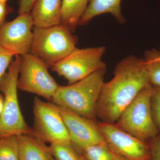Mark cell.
<instances>
[{"mask_svg": "<svg viewBox=\"0 0 160 160\" xmlns=\"http://www.w3.org/2000/svg\"><path fill=\"white\" fill-rule=\"evenodd\" d=\"M113 152V151H112ZM113 160H128L125 158L119 155L116 153L113 152Z\"/></svg>", "mask_w": 160, "mask_h": 160, "instance_id": "484cf974", "label": "cell"}, {"mask_svg": "<svg viewBox=\"0 0 160 160\" xmlns=\"http://www.w3.org/2000/svg\"><path fill=\"white\" fill-rule=\"evenodd\" d=\"M106 68L100 69L77 82L59 86L51 102L89 119L96 118L97 104L104 82Z\"/></svg>", "mask_w": 160, "mask_h": 160, "instance_id": "7a4b0ae2", "label": "cell"}, {"mask_svg": "<svg viewBox=\"0 0 160 160\" xmlns=\"http://www.w3.org/2000/svg\"><path fill=\"white\" fill-rule=\"evenodd\" d=\"M7 72L0 81V91L4 95V106L0 116V138L9 136L31 134L33 129L24 119L19 104L18 81L21 64V56H15Z\"/></svg>", "mask_w": 160, "mask_h": 160, "instance_id": "3957f363", "label": "cell"}, {"mask_svg": "<svg viewBox=\"0 0 160 160\" xmlns=\"http://www.w3.org/2000/svg\"><path fill=\"white\" fill-rule=\"evenodd\" d=\"M20 160H55L49 146L31 134L17 136Z\"/></svg>", "mask_w": 160, "mask_h": 160, "instance_id": "4fadbf2b", "label": "cell"}, {"mask_svg": "<svg viewBox=\"0 0 160 160\" xmlns=\"http://www.w3.org/2000/svg\"><path fill=\"white\" fill-rule=\"evenodd\" d=\"M153 88L151 84L144 87L123 112L116 124L120 129L148 143L159 133L152 112Z\"/></svg>", "mask_w": 160, "mask_h": 160, "instance_id": "5b68a950", "label": "cell"}, {"mask_svg": "<svg viewBox=\"0 0 160 160\" xmlns=\"http://www.w3.org/2000/svg\"><path fill=\"white\" fill-rule=\"evenodd\" d=\"M98 126L112 151L128 160H151L149 143L122 130L113 124L98 123Z\"/></svg>", "mask_w": 160, "mask_h": 160, "instance_id": "9c48e42d", "label": "cell"}, {"mask_svg": "<svg viewBox=\"0 0 160 160\" xmlns=\"http://www.w3.org/2000/svg\"><path fill=\"white\" fill-rule=\"evenodd\" d=\"M4 106V97L2 94H0V116L2 114Z\"/></svg>", "mask_w": 160, "mask_h": 160, "instance_id": "d4e9b609", "label": "cell"}, {"mask_svg": "<svg viewBox=\"0 0 160 160\" xmlns=\"http://www.w3.org/2000/svg\"><path fill=\"white\" fill-rule=\"evenodd\" d=\"M104 46L74 49L67 57L52 65V71L62 77L71 85L98 70L106 68L102 60L106 52Z\"/></svg>", "mask_w": 160, "mask_h": 160, "instance_id": "8992f818", "label": "cell"}, {"mask_svg": "<svg viewBox=\"0 0 160 160\" xmlns=\"http://www.w3.org/2000/svg\"><path fill=\"white\" fill-rule=\"evenodd\" d=\"M151 98L152 117L159 132H160V87L153 86Z\"/></svg>", "mask_w": 160, "mask_h": 160, "instance_id": "ffe728a7", "label": "cell"}, {"mask_svg": "<svg viewBox=\"0 0 160 160\" xmlns=\"http://www.w3.org/2000/svg\"><path fill=\"white\" fill-rule=\"evenodd\" d=\"M122 0H89L86 11L82 16L78 26L88 24L95 17L104 13H110L121 24L126 20L121 9Z\"/></svg>", "mask_w": 160, "mask_h": 160, "instance_id": "5bb4252c", "label": "cell"}, {"mask_svg": "<svg viewBox=\"0 0 160 160\" xmlns=\"http://www.w3.org/2000/svg\"><path fill=\"white\" fill-rule=\"evenodd\" d=\"M30 53L50 67L75 49L78 38L66 26L60 24L46 28L34 26Z\"/></svg>", "mask_w": 160, "mask_h": 160, "instance_id": "277c9868", "label": "cell"}, {"mask_svg": "<svg viewBox=\"0 0 160 160\" xmlns=\"http://www.w3.org/2000/svg\"><path fill=\"white\" fill-rule=\"evenodd\" d=\"M0 160H20L17 136L0 138Z\"/></svg>", "mask_w": 160, "mask_h": 160, "instance_id": "e0dca14e", "label": "cell"}, {"mask_svg": "<svg viewBox=\"0 0 160 160\" xmlns=\"http://www.w3.org/2000/svg\"><path fill=\"white\" fill-rule=\"evenodd\" d=\"M89 2V0H62L61 24L74 32Z\"/></svg>", "mask_w": 160, "mask_h": 160, "instance_id": "9a60e30c", "label": "cell"}, {"mask_svg": "<svg viewBox=\"0 0 160 160\" xmlns=\"http://www.w3.org/2000/svg\"><path fill=\"white\" fill-rule=\"evenodd\" d=\"M49 148L55 160H80V155L71 143H53Z\"/></svg>", "mask_w": 160, "mask_h": 160, "instance_id": "d6986e66", "label": "cell"}, {"mask_svg": "<svg viewBox=\"0 0 160 160\" xmlns=\"http://www.w3.org/2000/svg\"><path fill=\"white\" fill-rule=\"evenodd\" d=\"M11 8L7 6L6 3L0 2V28L5 23L6 16L11 12Z\"/></svg>", "mask_w": 160, "mask_h": 160, "instance_id": "cb8c5ba5", "label": "cell"}, {"mask_svg": "<svg viewBox=\"0 0 160 160\" xmlns=\"http://www.w3.org/2000/svg\"><path fill=\"white\" fill-rule=\"evenodd\" d=\"M62 0H37L30 14L34 26L46 28L61 23Z\"/></svg>", "mask_w": 160, "mask_h": 160, "instance_id": "7c38bea8", "label": "cell"}, {"mask_svg": "<svg viewBox=\"0 0 160 160\" xmlns=\"http://www.w3.org/2000/svg\"><path fill=\"white\" fill-rule=\"evenodd\" d=\"M37 0H19L18 13L19 14L30 13Z\"/></svg>", "mask_w": 160, "mask_h": 160, "instance_id": "603a6c76", "label": "cell"}, {"mask_svg": "<svg viewBox=\"0 0 160 160\" xmlns=\"http://www.w3.org/2000/svg\"><path fill=\"white\" fill-rule=\"evenodd\" d=\"M35 137L44 142L71 143L68 131L58 106L44 102L37 97L33 100Z\"/></svg>", "mask_w": 160, "mask_h": 160, "instance_id": "ba28073f", "label": "cell"}, {"mask_svg": "<svg viewBox=\"0 0 160 160\" xmlns=\"http://www.w3.org/2000/svg\"><path fill=\"white\" fill-rule=\"evenodd\" d=\"M149 82L153 86L160 87V52L155 49L147 50L144 59Z\"/></svg>", "mask_w": 160, "mask_h": 160, "instance_id": "2e32d148", "label": "cell"}, {"mask_svg": "<svg viewBox=\"0 0 160 160\" xmlns=\"http://www.w3.org/2000/svg\"><path fill=\"white\" fill-rule=\"evenodd\" d=\"M46 63L31 53L21 56L18 89L52 101L59 85L48 71Z\"/></svg>", "mask_w": 160, "mask_h": 160, "instance_id": "52a82bcc", "label": "cell"}, {"mask_svg": "<svg viewBox=\"0 0 160 160\" xmlns=\"http://www.w3.org/2000/svg\"><path fill=\"white\" fill-rule=\"evenodd\" d=\"M7 1L8 0H0V2H2L6 3Z\"/></svg>", "mask_w": 160, "mask_h": 160, "instance_id": "83f0119b", "label": "cell"}, {"mask_svg": "<svg viewBox=\"0 0 160 160\" xmlns=\"http://www.w3.org/2000/svg\"><path fill=\"white\" fill-rule=\"evenodd\" d=\"M34 26L30 13L19 15L14 20L5 23L0 28V45L15 56L29 53Z\"/></svg>", "mask_w": 160, "mask_h": 160, "instance_id": "8fae6325", "label": "cell"}, {"mask_svg": "<svg viewBox=\"0 0 160 160\" xmlns=\"http://www.w3.org/2000/svg\"><path fill=\"white\" fill-rule=\"evenodd\" d=\"M57 106L69 133L70 142L76 150L82 152L88 146L106 144L94 121L64 107Z\"/></svg>", "mask_w": 160, "mask_h": 160, "instance_id": "30bf717a", "label": "cell"}, {"mask_svg": "<svg viewBox=\"0 0 160 160\" xmlns=\"http://www.w3.org/2000/svg\"><path fill=\"white\" fill-rule=\"evenodd\" d=\"M149 82L144 59L130 55L119 62L114 76L104 82L97 104L96 116L113 124Z\"/></svg>", "mask_w": 160, "mask_h": 160, "instance_id": "6da1fadb", "label": "cell"}, {"mask_svg": "<svg viewBox=\"0 0 160 160\" xmlns=\"http://www.w3.org/2000/svg\"><path fill=\"white\" fill-rule=\"evenodd\" d=\"M149 144L151 160H160V135L158 136Z\"/></svg>", "mask_w": 160, "mask_h": 160, "instance_id": "7402d4cb", "label": "cell"}, {"mask_svg": "<svg viewBox=\"0 0 160 160\" xmlns=\"http://www.w3.org/2000/svg\"><path fill=\"white\" fill-rule=\"evenodd\" d=\"M14 55L0 45V81L8 69Z\"/></svg>", "mask_w": 160, "mask_h": 160, "instance_id": "44dd1931", "label": "cell"}, {"mask_svg": "<svg viewBox=\"0 0 160 160\" xmlns=\"http://www.w3.org/2000/svg\"><path fill=\"white\" fill-rule=\"evenodd\" d=\"M80 160H86L82 154H80Z\"/></svg>", "mask_w": 160, "mask_h": 160, "instance_id": "4316f807", "label": "cell"}, {"mask_svg": "<svg viewBox=\"0 0 160 160\" xmlns=\"http://www.w3.org/2000/svg\"><path fill=\"white\" fill-rule=\"evenodd\" d=\"M86 160H113V152L107 144H97L88 146L82 151Z\"/></svg>", "mask_w": 160, "mask_h": 160, "instance_id": "ac0fdd59", "label": "cell"}]
</instances>
